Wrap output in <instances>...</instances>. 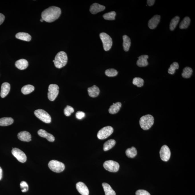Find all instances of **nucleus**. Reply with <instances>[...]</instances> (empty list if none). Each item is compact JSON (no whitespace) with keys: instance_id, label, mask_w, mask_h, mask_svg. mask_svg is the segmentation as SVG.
Segmentation results:
<instances>
[{"instance_id":"f257e3e1","label":"nucleus","mask_w":195,"mask_h":195,"mask_svg":"<svg viewBox=\"0 0 195 195\" xmlns=\"http://www.w3.org/2000/svg\"><path fill=\"white\" fill-rule=\"evenodd\" d=\"M61 14L60 8L52 6L45 9L41 13L42 19L46 22H52L59 17Z\"/></svg>"},{"instance_id":"f03ea898","label":"nucleus","mask_w":195,"mask_h":195,"mask_svg":"<svg viewBox=\"0 0 195 195\" xmlns=\"http://www.w3.org/2000/svg\"><path fill=\"white\" fill-rule=\"evenodd\" d=\"M55 67L59 69L65 66L68 61L67 54L64 52H60L56 54L55 60H53Z\"/></svg>"},{"instance_id":"7ed1b4c3","label":"nucleus","mask_w":195,"mask_h":195,"mask_svg":"<svg viewBox=\"0 0 195 195\" xmlns=\"http://www.w3.org/2000/svg\"><path fill=\"white\" fill-rule=\"evenodd\" d=\"M154 118L152 115H146L143 116L140 119V126L144 130H149L154 124Z\"/></svg>"},{"instance_id":"20e7f679","label":"nucleus","mask_w":195,"mask_h":195,"mask_svg":"<svg viewBox=\"0 0 195 195\" xmlns=\"http://www.w3.org/2000/svg\"><path fill=\"white\" fill-rule=\"evenodd\" d=\"M48 166L52 171L56 173L63 172L65 168V165L63 163L56 160H52L49 162Z\"/></svg>"},{"instance_id":"39448f33","label":"nucleus","mask_w":195,"mask_h":195,"mask_svg":"<svg viewBox=\"0 0 195 195\" xmlns=\"http://www.w3.org/2000/svg\"><path fill=\"white\" fill-rule=\"evenodd\" d=\"M99 36L103 43L104 50L105 51L109 50L112 45V40L111 38L105 33H100Z\"/></svg>"},{"instance_id":"423d86ee","label":"nucleus","mask_w":195,"mask_h":195,"mask_svg":"<svg viewBox=\"0 0 195 195\" xmlns=\"http://www.w3.org/2000/svg\"><path fill=\"white\" fill-rule=\"evenodd\" d=\"M34 114L38 118L44 123H50L52 121V118L50 115L45 110H37L35 111Z\"/></svg>"},{"instance_id":"0eeeda50","label":"nucleus","mask_w":195,"mask_h":195,"mask_svg":"<svg viewBox=\"0 0 195 195\" xmlns=\"http://www.w3.org/2000/svg\"><path fill=\"white\" fill-rule=\"evenodd\" d=\"M114 129L111 126H105L99 130L97 134L98 138L104 139L109 137L113 133Z\"/></svg>"},{"instance_id":"6e6552de","label":"nucleus","mask_w":195,"mask_h":195,"mask_svg":"<svg viewBox=\"0 0 195 195\" xmlns=\"http://www.w3.org/2000/svg\"><path fill=\"white\" fill-rule=\"evenodd\" d=\"M48 98L51 101H54L59 92V87L56 84H50L48 87Z\"/></svg>"},{"instance_id":"1a4fd4ad","label":"nucleus","mask_w":195,"mask_h":195,"mask_svg":"<svg viewBox=\"0 0 195 195\" xmlns=\"http://www.w3.org/2000/svg\"><path fill=\"white\" fill-rule=\"evenodd\" d=\"M103 167L106 170L108 171L116 173L119 171L120 165L118 162L109 160L104 162Z\"/></svg>"},{"instance_id":"9d476101","label":"nucleus","mask_w":195,"mask_h":195,"mask_svg":"<svg viewBox=\"0 0 195 195\" xmlns=\"http://www.w3.org/2000/svg\"><path fill=\"white\" fill-rule=\"evenodd\" d=\"M12 153L19 162L22 163L26 162L27 157L26 154L20 149L14 148L12 150Z\"/></svg>"},{"instance_id":"9b49d317","label":"nucleus","mask_w":195,"mask_h":195,"mask_svg":"<svg viewBox=\"0 0 195 195\" xmlns=\"http://www.w3.org/2000/svg\"><path fill=\"white\" fill-rule=\"evenodd\" d=\"M160 155L163 161L167 162L170 159L171 155L170 149L167 145H163L160 150Z\"/></svg>"},{"instance_id":"f8f14e48","label":"nucleus","mask_w":195,"mask_h":195,"mask_svg":"<svg viewBox=\"0 0 195 195\" xmlns=\"http://www.w3.org/2000/svg\"><path fill=\"white\" fill-rule=\"evenodd\" d=\"M76 189L82 195H89V192L85 184L82 182H78L76 185Z\"/></svg>"},{"instance_id":"ddd939ff","label":"nucleus","mask_w":195,"mask_h":195,"mask_svg":"<svg viewBox=\"0 0 195 195\" xmlns=\"http://www.w3.org/2000/svg\"><path fill=\"white\" fill-rule=\"evenodd\" d=\"M161 19V16L158 15H155L152 18L149 20L148 24V26L150 29H154L157 27L160 22Z\"/></svg>"},{"instance_id":"4468645a","label":"nucleus","mask_w":195,"mask_h":195,"mask_svg":"<svg viewBox=\"0 0 195 195\" xmlns=\"http://www.w3.org/2000/svg\"><path fill=\"white\" fill-rule=\"evenodd\" d=\"M19 139L24 142H29L32 140V136L28 132L24 131L21 132L17 134Z\"/></svg>"},{"instance_id":"2eb2a0df","label":"nucleus","mask_w":195,"mask_h":195,"mask_svg":"<svg viewBox=\"0 0 195 195\" xmlns=\"http://www.w3.org/2000/svg\"><path fill=\"white\" fill-rule=\"evenodd\" d=\"M105 7L97 3L91 5L90 9V11L93 14H97L99 12L103 11L105 9Z\"/></svg>"},{"instance_id":"dca6fc26","label":"nucleus","mask_w":195,"mask_h":195,"mask_svg":"<svg viewBox=\"0 0 195 195\" xmlns=\"http://www.w3.org/2000/svg\"><path fill=\"white\" fill-rule=\"evenodd\" d=\"M38 134L40 137L46 138L49 142H52L55 141V138L54 136L47 132L45 130L41 129L38 132Z\"/></svg>"},{"instance_id":"f3484780","label":"nucleus","mask_w":195,"mask_h":195,"mask_svg":"<svg viewBox=\"0 0 195 195\" xmlns=\"http://www.w3.org/2000/svg\"><path fill=\"white\" fill-rule=\"evenodd\" d=\"M149 56L147 55H142L138 57V59L137 61V65L139 67H144L148 65L147 59Z\"/></svg>"},{"instance_id":"a211bd4d","label":"nucleus","mask_w":195,"mask_h":195,"mask_svg":"<svg viewBox=\"0 0 195 195\" xmlns=\"http://www.w3.org/2000/svg\"><path fill=\"white\" fill-rule=\"evenodd\" d=\"M10 90V84L8 83H4L1 87V97H5L9 94Z\"/></svg>"},{"instance_id":"6ab92c4d","label":"nucleus","mask_w":195,"mask_h":195,"mask_svg":"<svg viewBox=\"0 0 195 195\" xmlns=\"http://www.w3.org/2000/svg\"><path fill=\"white\" fill-rule=\"evenodd\" d=\"M87 91L89 96L93 98L96 97L98 96L100 93L99 87L95 85L88 88Z\"/></svg>"},{"instance_id":"aec40b11","label":"nucleus","mask_w":195,"mask_h":195,"mask_svg":"<svg viewBox=\"0 0 195 195\" xmlns=\"http://www.w3.org/2000/svg\"><path fill=\"white\" fill-rule=\"evenodd\" d=\"M16 67L20 70H24L26 69L28 66V62L25 59H20L17 60L15 64Z\"/></svg>"},{"instance_id":"412c9836","label":"nucleus","mask_w":195,"mask_h":195,"mask_svg":"<svg viewBox=\"0 0 195 195\" xmlns=\"http://www.w3.org/2000/svg\"><path fill=\"white\" fill-rule=\"evenodd\" d=\"M122 103L120 102L114 103L112 105L110 106V108L109 109V112L111 114H116L120 111Z\"/></svg>"},{"instance_id":"4be33fe9","label":"nucleus","mask_w":195,"mask_h":195,"mask_svg":"<svg viewBox=\"0 0 195 195\" xmlns=\"http://www.w3.org/2000/svg\"><path fill=\"white\" fill-rule=\"evenodd\" d=\"M17 38L23 41L29 42L31 40V36L29 34L24 32H19L16 35Z\"/></svg>"},{"instance_id":"5701e85b","label":"nucleus","mask_w":195,"mask_h":195,"mask_svg":"<svg viewBox=\"0 0 195 195\" xmlns=\"http://www.w3.org/2000/svg\"><path fill=\"white\" fill-rule=\"evenodd\" d=\"M102 186L104 189L105 195H116L115 191L108 184L103 183L102 184Z\"/></svg>"},{"instance_id":"b1692460","label":"nucleus","mask_w":195,"mask_h":195,"mask_svg":"<svg viewBox=\"0 0 195 195\" xmlns=\"http://www.w3.org/2000/svg\"><path fill=\"white\" fill-rule=\"evenodd\" d=\"M123 46L125 52H128L131 45V40L128 36L126 35L123 36Z\"/></svg>"},{"instance_id":"393cba45","label":"nucleus","mask_w":195,"mask_h":195,"mask_svg":"<svg viewBox=\"0 0 195 195\" xmlns=\"http://www.w3.org/2000/svg\"><path fill=\"white\" fill-rule=\"evenodd\" d=\"M14 122L11 118L5 117L0 119V126H7L13 124Z\"/></svg>"},{"instance_id":"a878e982","label":"nucleus","mask_w":195,"mask_h":195,"mask_svg":"<svg viewBox=\"0 0 195 195\" xmlns=\"http://www.w3.org/2000/svg\"><path fill=\"white\" fill-rule=\"evenodd\" d=\"M116 144V141L114 139H111L105 142L103 146V150L107 151L113 147Z\"/></svg>"},{"instance_id":"bb28decb","label":"nucleus","mask_w":195,"mask_h":195,"mask_svg":"<svg viewBox=\"0 0 195 195\" xmlns=\"http://www.w3.org/2000/svg\"><path fill=\"white\" fill-rule=\"evenodd\" d=\"M34 87L30 85H28L24 86L21 89V92L24 95H26L31 93L34 91Z\"/></svg>"},{"instance_id":"cd10ccee","label":"nucleus","mask_w":195,"mask_h":195,"mask_svg":"<svg viewBox=\"0 0 195 195\" xmlns=\"http://www.w3.org/2000/svg\"><path fill=\"white\" fill-rule=\"evenodd\" d=\"M126 153V155L129 158H134L136 156L137 151L135 147H132L131 148L128 149Z\"/></svg>"},{"instance_id":"c85d7f7f","label":"nucleus","mask_w":195,"mask_h":195,"mask_svg":"<svg viewBox=\"0 0 195 195\" xmlns=\"http://www.w3.org/2000/svg\"><path fill=\"white\" fill-rule=\"evenodd\" d=\"M193 73V69L189 67H186L183 69L182 73L183 77L185 79H188L191 76Z\"/></svg>"},{"instance_id":"c756f323","label":"nucleus","mask_w":195,"mask_h":195,"mask_svg":"<svg viewBox=\"0 0 195 195\" xmlns=\"http://www.w3.org/2000/svg\"><path fill=\"white\" fill-rule=\"evenodd\" d=\"M190 19L189 17H186L181 21L180 24L179 28L180 29H186L189 26L190 24Z\"/></svg>"},{"instance_id":"7c9ffc66","label":"nucleus","mask_w":195,"mask_h":195,"mask_svg":"<svg viewBox=\"0 0 195 195\" xmlns=\"http://www.w3.org/2000/svg\"><path fill=\"white\" fill-rule=\"evenodd\" d=\"M180 19V17L178 16H176L172 19L170 22V25H169V28L171 30L173 31L175 29L177 24L179 21Z\"/></svg>"},{"instance_id":"2f4dec72","label":"nucleus","mask_w":195,"mask_h":195,"mask_svg":"<svg viewBox=\"0 0 195 195\" xmlns=\"http://www.w3.org/2000/svg\"><path fill=\"white\" fill-rule=\"evenodd\" d=\"M116 13L115 11H111L106 13L103 15V17L105 20H115Z\"/></svg>"},{"instance_id":"473e14b6","label":"nucleus","mask_w":195,"mask_h":195,"mask_svg":"<svg viewBox=\"0 0 195 195\" xmlns=\"http://www.w3.org/2000/svg\"><path fill=\"white\" fill-rule=\"evenodd\" d=\"M179 67V66L178 63L176 62H173L171 65L170 67L168 69V73L170 74H174L176 72V70L178 69Z\"/></svg>"},{"instance_id":"72a5a7b5","label":"nucleus","mask_w":195,"mask_h":195,"mask_svg":"<svg viewBox=\"0 0 195 195\" xmlns=\"http://www.w3.org/2000/svg\"><path fill=\"white\" fill-rule=\"evenodd\" d=\"M144 81L143 79L140 77H135L133 79V84L138 87H141L143 85Z\"/></svg>"},{"instance_id":"f704fd0d","label":"nucleus","mask_w":195,"mask_h":195,"mask_svg":"<svg viewBox=\"0 0 195 195\" xmlns=\"http://www.w3.org/2000/svg\"><path fill=\"white\" fill-rule=\"evenodd\" d=\"M105 73L106 76L109 77H112L117 76L118 74V71L116 70L111 68L106 70L105 72Z\"/></svg>"},{"instance_id":"c9c22d12","label":"nucleus","mask_w":195,"mask_h":195,"mask_svg":"<svg viewBox=\"0 0 195 195\" xmlns=\"http://www.w3.org/2000/svg\"><path fill=\"white\" fill-rule=\"evenodd\" d=\"M74 112V110L72 107L69 106H67L64 110V114L66 116H69Z\"/></svg>"},{"instance_id":"e433bc0d","label":"nucleus","mask_w":195,"mask_h":195,"mask_svg":"<svg viewBox=\"0 0 195 195\" xmlns=\"http://www.w3.org/2000/svg\"><path fill=\"white\" fill-rule=\"evenodd\" d=\"M20 188L22 189L21 191L22 192H26L28 191V189H29L28 184L25 181H22L21 182L20 184Z\"/></svg>"},{"instance_id":"4c0bfd02","label":"nucleus","mask_w":195,"mask_h":195,"mask_svg":"<svg viewBox=\"0 0 195 195\" xmlns=\"http://www.w3.org/2000/svg\"><path fill=\"white\" fill-rule=\"evenodd\" d=\"M136 195H151L150 193L147 191L144 190H139L137 191L136 193Z\"/></svg>"},{"instance_id":"58836bf2","label":"nucleus","mask_w":195,"mask_h":195,"mask_svg":"<svg viewBox=\"0 0 195 195\" xmlns=\"http://www.w3.org/2000/svg\"><path fill=\"white\" fill-rule=\"evenodd\" d=\"M85 113L82 111H78L76 114V118L78 119H81L85 116Z\"/></svg>"},{"instance_id":"ea45409f","label":"nucleus","mask_w":195,"mask_h":195,"mask_svg":"<svg viewBox=\"0 0 195 195\" xmlns=\"http://www.w3.org/2000/svg\"><path fill=\"white\" fill-rule=\"evenodd\" d=\"M5 20V17L3 14L0 13V25Z\"/></svg>"},{"instance_id":"a19ab883","label":"nucleus","mask_w":195,"mask_h":195,"mask_svg":"<svg viewBox=\"0 0 195 195\" xmlns=\"http://www.w3.org/2000/svg\"><path fill=\"white\" fill-rule=\"evenodd\" d=\"M155 1V0H148L147 1V5L149 6H152L154 5Z\"/></svg>"},{"instance_id":"79ce46f5","label":"nucleus","mask_w":195,"mask_h":195,"mask_svg":"<svg viewBox=\"0 0 195 195\" xmlns=\"http://www.w3.org/2000/svg\"><path fill=\"white\" fill-rule=\"evenodd\" d=\"M2 170L1 168L0 167V180L2 178Z\"/></svg>"},{"instance_id":"37998d69","label":"nucleus","mask_w":195,"mask_h":195,"mask_svg":"<svg viewBox=\"0 0 195 195\" xmlns=\"http://www.w3.org/2000/svg\"><path fill=\"white\" fill-rule=\"evenodd\" d=\"M40 21H41V22H43V21H44V20H43V19H41V20H40Z\"/></svg>"}]
</instances>
